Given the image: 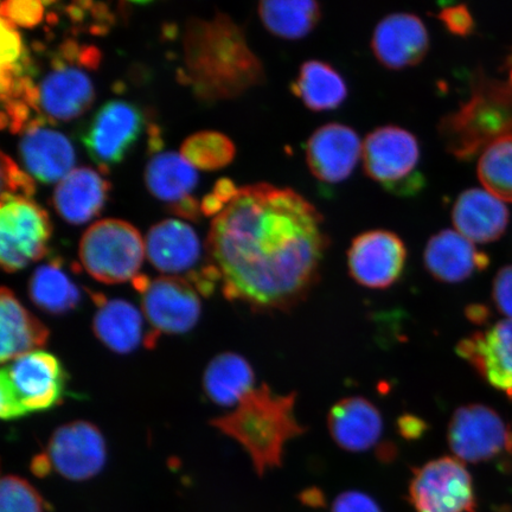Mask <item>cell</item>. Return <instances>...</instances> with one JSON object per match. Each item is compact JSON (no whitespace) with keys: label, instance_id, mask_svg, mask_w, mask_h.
<instances>
[{"label":"cell","instance_id":"1","mask_svg":"<svg viewBox=\"0 0 512 512\" xmlns=\"http://www.w3.org/2000/svg\"><path fill=\"white\" fill-rule=\"evenodd\" d=\"M329 245L319 210L296 190L267 183L238 188L208 236L224 297L260 312L304 302Z\"/></svg>","mask_w":512,"mask_h":512},{"label":"cell","instance_id":"2","mask_svg":"<svg viewBox=\"0 0 512 512\" xmlns=\"http://www.w3.org/2000/svg\"><path fill=\"white\" fill-rule=\"evenodd\" d=\"M184 62L190 86L207 101L238 98L265 82L264 64L239 25L222 14L189 21Z\"/></svg>","mask_w":512,"mask_h":512},{"label":"cell","instance_id":"3","mask_svg":"<svg viewBox=\"0 0 512 512\" xmlns=\"http://www.w3.org/2000/svg\"><path fill=\"white\" fill-rule=\"evenodd\" d=\"M297 394L274 393L266 383L211 426L242 446L260 477L283 465L285 446L305 433L296 416Z\"/></svg>","mask_w":512,"mask_h":512},{"label":"cell","instance_id":"4","mask_svg":"<svg viewBox=\"0 0 512 512\" xmlns=\"http://www.w3.org/2000/svg\"><path fill=\"white\" fill-rule=\"evenodd\" d=\"M445 149L460 160H471L498 140L512 139V81L490 78L479 70L472 76L469 99L439 121Z\"/></svg>","mask_w":512,"mask_h":512},{"label":"cell","instance_id":"5","mask_svg":"<svg viewBox=\"0 0 512 512\" xmlns=\"http://www.w3.org/2000/svg\"><path fill=\"white\" fill-rule=\"evenodd\" d=\"M67 375L59 358L44 350L4 364L0 374V416L24 418L59 406L66 396Z\"/></svg>","mask_w":512,"mask_h":512},{"label":"cell","instance_id":"6","mask_svg":"<svg viewBox=\"0 0 512 512\" xmlns=\"http://www.w3.org/2000/svg\"><path fill=\"white\" fill-rule=\"evenodd\" d=\"M79 256L83 268L99 283L123 284L139 277L145 240L131 223L101 220L83 234Z\"/></svg>","mask_w":512,"mask_h":512},{"label":"cell","instance_id":"7","mask_svg":"<svg viewBox=\"0 0 512 512\" xmlns=\"http://www.w3.org/2000/svg\"><path fill=\"white\" fill-rule=\"evenodd\" d=\"M421 149L412 132L395 125L375 128L363 140L362 160L366 174L395 194H413L424 185L418 169Z\"/></svg>","mask_w":512,"mask_h":512},{"label":"cell","instance_id":"8","mask_svg":"<svg viewBox=\"0 0 512 512\" xmlns=\"http://www.w3.org/2000/svg\"><path fill=\"white\" fill-rule=\"evenodd\" d=\"M107 448L104 435L88 421H73L51 435L46 451L32 460L31 470L38 477L51 471L73 482H83L104 469Z\"/></svg>","mask_w":512,"mask_h":512},{"label":"cell","instance_id":"9","mask_svg":"<svg viewBox=\"0 0 512 512\" xmlns=\"http://www.w3.org/2000/svg\"><path fill=\"white\" fill-rule=\"evenodd\" d=\"M0 202V265L15 273L46 256L53 227L47 211L28 197L2 194Z\"/></svg>","mask_w":512,"mask_h":512},{"label":"cell","instance_id":"10","mask_svg":"<svg viewBox=\"0 0 512 512\" xmlns=\"http://www.w3.org/2000/svg\"><path fill=\"white\" fill-rule=\"evenodd\" d=\"M408 503L415 512H477L470 472L456 457L431 460L413 471Z\"/></svg>","mask_w":512,"mask_h":512},{"label":"cell","instance_id":"11","mask_svg":"<svg viewBox=\"0 0 512 512\" xmlns=\"http://www.w3.org/2000/svg\"><path fill=\"white\" fill-rule=\"evenodd\" d=\"M447 443L460 462L490 463L512 454V428L495 409L473 403L453 413Z\"/></svg>","mask_w":512,"mask_h":512},{"label":"cell","instance_id":"12","mask_svg":"<svg viewBox=\"0 0 512 512\" xmlns=\"http://www.w3.org/2000/svg\"><path fill=\"white\" fill-rule=\"evenodd\" d=\"M142 297L144 316L153 332L181 335L195 328L201 317L200 292L182 277H159L133 280Z\"/></svg>","mask_w":512,"mask_h":512},{"label":"cell","instance_id":"13","mask_svg":"<svg viewBox=\"0 0 512 512\" xmlns=\"http://www.w3.org/2000/svg\"><path fill=\"white\" fill-rule=\"evenodd\" d=\"M144 128V115L137 106L112 100L99 108L82 134V143L101 170L123 162L138 142Z\"/></svg>","mask_w":512,"mask_h":512},{"label":"cell","instance_id":"14","mask_svg":"<svg viewBox=\"0 0 512 512\" xmlns=\"http://www.w3.org/2000/svg\"><path fill=\"white\" fill-rule=\"evenodd\" d=\"M407 248L399 235L390 230H368L351 242L348 268L358 285L371 290H386L405 271Z\"/></svg>","mask_w":512,"mask_h":512},{"label":"cell","instance_id":"15","mask_svg":"<svg viewBox=\"0 0 512 512\" xmlns=\"http://www.w3.org/2000/svg\"><path fill=\"white\" fill-rule=\"evenodd\" d=\"M363 142L354 128L329 123L317 128L305 146L306 164L318 181L337 184L348 179L362 158Z\"/></svg>","mask_w":512,"mask_h":512},{"label":"cell","instance_id":"16","mask_svg":"<svg viewBox=\"0 0 512 512\" xmlns=\"http://www.w3.org/2000/svg\"><path fill=\"white\" fill-rule=\"evenodd\" d=\"M430 34L422 19L408 12H395L377 23L371 37V50L384 68L402 70L425 59Z\"/></svg>","mask_w":512,"mask_h":512},{"label":"cell","instance_id":"17","mask_svg":"<svg viewBox=\"0 0 512 512\" xmlns=\"http://www.w3.org/2000/svg\"><path fill=\"white\" fill-rule=\"evenodd\" d=\"M456 351L492 388L512 400V319L465 337Z\"/></svg>","mask_w":512,"mask_h":512},{"label":"cell","instance_id":"18","mask_svg":"<svg viewBox=\"0 0 512 512\" xmlns=\"http://www.w3.org/2000/svg\"><path fill=\"white\" fill-rule=\"evenodd\" d=\"M94 98V85L85 70L60 59L37 86V110L53 121L81 117L91 108Z\"/></svg>","mask_w":512,"mask_h":512},{"label":"cell","instance_id":"19","mask_svg":"<svg viewBox=\"0 0 512 512\" xmlns=\"http://www.w3.org/2000/svg\"><path fill=\"white\" fill-rule=\"evenodd\" d=\"M145 251L157 271L169 277L190 274V283L194 285V270L201 260L202 246L188 223L171 219L155 224L146 235Z\"/></svg>","mask_w":512,"mask_h":512},{"label":"cell","instance_id":"20","mask_svg":"<svg viewBox=\"0 0 512 512\" xmlns=\"http://www.w3.org/2000/svg\"><path fill=\"white\" fill-rule=\"evenodd\" d=\"M19 153L28 172L42 183H60L75 164V151L69 139L40 120L25 128Z\"/></svg>","mask_w":512,"mask_h":512},{"label":"cell","instance_id":"21","mask_svg":"<svg viewBox=\"0 0 512 512\" xmlns=\"http://www.w3.org/2000/svg\"><path fill=\"white\" fill-rule=\"evenodd\" d=\"M424 262L427 272L440 283L459 284L484 271L490 259L457 230L444 229L427 242Z\"/></svg>","mask_w":512,"mask_h":512},{"label":"cell","instance_id":"22","mask_svg":"<svg viewBox=\"0 0 512 512\" xmlns=\"http://www.w3.org/2000/svg\"><path fill=\"white\" fill-rule=\"evenodd\" d=\"M328 428L332 440L343 450L367 452L379 445L383 419L379 408L362 396L339 400L330 409Z\"/></svg>","mask_w":512,"mask_h":512},{"label":"cell","instance_id":"23","mask_svg":"<svg viewBox=\"0 0 512 512\" xmlns=\"http://www.w3.org/2000/svg\"><path fill=\"white\" fill-rule=\"evenodd\" d=\"M452 222L457 232L473 243L494 242L508 228L509 210L488 190L469 189L454 203Z\"/></svg>","mask_w":512,"mask_h":512},{"label":"cell","instance_id":"24","mask_svg":"<svg viewBox=\"0 0 512 512\" xmlns=\"http://www.w3.org/2000/svg\"><path fill=\"white\" fill-rule=\"evenodd\" d=\"M49 334L47 326L4 286L0 291V361L6 364L41 350L47 344Z\"/></svg>","mask_w":512,"mask_h":512},{"label":"cell","instance_id":"25","mask_svg":"<svg viewBox=\"0 0 512 512\" xmlns=\"http://www.w3.org/2000/svg\"><path fill=\"white\" fill-rule=\"evenodd\" d=\"M110 189V183L98 171L74 169L57 184L54 206L64 221L83 224L99 215Z\"/></svg>","mask_w":512,"mask_h":512},{"label":"cell","instance_id":"26","mask_svg":"<svg viewBox=\"0 0 512 512\" xmlns=\"http://www.w3.org/2000/svg\"><path fill=\"white\" fill-rule=\"evenodd\" d=\"M98 304L93 330L99 341L118 354H128L143 342L144 317L136 306L123 299L94 297Z\"/></svg>","mask_w":512,"mask_h":512},{"label":"cell","instance_id":"27","mask_svg":"<svg viewBox=\"0 0 512 512\" xmlns=\"http://www.w3.org/2000/svg\"><path fill=\"white\" fill-rule=\"evenodd\" d=\"M203 388L216 405L238 406L256 388L254 370L245 357L223 352L213 358L204 371Z\"/></svg>","mask_w":512,"mask_h":512},{"label":"cell","instance_id":"28","mask_svg":"<svg viewBox=\"0 0 512 512\" xmlns=\"http://www.w3.org/2000/svg\"><path fill=\"white\" fill-rule=\"evenodd\" d=\"M292 92L313 112L336 110L348 98V85L331 64L319 60L300 66Z\"/></svg>","mask_w":512,"mask_h":512},{"label":"cell","instance_id":"29","mask_svg":"<svg viewBox=\"0 0 512 512\" xmlns=\"http://www.w3.org/2000/svg\"><path fill=\"white\" fill-rule=\"evenodd\" d=\"M145 183L158 200L170 207L192 197L198 183L194 166L175 152H162L152 157L145 169Z\"/></svg>","mask_w":512,"mask_h":512},{"label":"cell","instance_id":"30","mask_svg":"<svg viewBox=\"0 0 512 512\" xmlns=\"http://www.w3.org/2000/svg\"><path fill=\"white\" fill-rule=\"evenodd\" d=\"M265 28L284 40H300L317 27L322 9L315 0H265L259 4Z\"/></svg>","mask_w":512,"mask_h":512},{"label":"cell","instance_id":"31","mask_svg":"<svg viewBox=\"0 0 512 512\" xmlns=\"http://www.w3.org/2000/svg\"><path fill=\"white\" fill-rule=\"evenodd\" d=\"M29 294L36 306L51 315L74 310L81 298L78 286L57 261L37 268L29 281Z\"/></svg>","mask_w":512,"mask_h":512},{"label":"cell","instance_id":"32","mask_svg":"<svg viewBox=\"0 0 512 512\" xmlns=\"http://www.w3.org/2000/svg\"><path fill=\"white\" fill-rule=\"evenodd\" d=\"M478 177L485 190L512 202V139L498 140L480 153Z\"/></svg>","mask_w":512,"mask_h":512},{"label":"cell","instance_id":"33","mask_svg":"<svg viewBox=\"0 0 512 512\" xmlns=\"http://www.w3.org/2000/svg\"><path fill=\"white\" fill-rule=\"evenodd\" d=\"M236 149L227 136L220 132L204 131L192 134L181 147V155L203 171H215L233 162Z\"/></svg>","mask_w":512,"mask_h":512},{"label":"cell","instance_id":"34","mask_svg":"<svg viewBox=\"0 0 512 512\" xmlns=\"http://www.w3.org/2000/svg\"><path fill=\"white\" fill-rule=\"evenodd\" d=\"M0 512H44V501L27 480L5 476L0 483Z\"/></svg>","mask_w":512,"mask_h":512},{"label":"cell","instance_id":"35","mask_svg":"<svg viewBox=\"0 0 512 512\" xmlns=\"http://www.w3.org/2000/svg\"><path fill=\"white\" fill-rule=\"evenodd\" d=\"M0 14L15 27L31 29L42 22L44 4L38 0H8L2 3Z\"/></svg>","mask_w":512,"mask_h":512},{"label":"cell","instance_id":"36","mask_svg":"<svg viewBox=\"0 0 512 512\" xmlns=\"http://www.w3.org/2000/svg\"><path fill=\"white\" fill-rule=\"evenodd\" d=\"M2 190L3 195L28 198L35 192V183L32 178L19 169L14 160L4 152H2Z\"/></svg>","mask_w":512,"mask_h":512},{"label":"cell","instance_id":"37","mask_svg":"<svg viewBox=\"0 0 512 512\" xmlns=\"http://www.w3.org/2000/svg\"><path fill=\"white\" fill-rule=\"evenodd\" d=\"M0 34H2V51H0V67L9 69L21 64L24 57V47L21 35L14 24L8 19L2 18L0 22Z\"/></svg>","mask_w":512,"mask_h":512},{"label":"cell","instance_id":"38","mask_svg":"<svg viewBox=\"0 0 512 512\" xmlns=\"http://www.w3.org/2000/svg\"><path fill=\"white\" fill-rule=\"evenodd\" d=\"M440 21L444 23L446 29L452 34L458 36H469L475 29V19L466 5H453L445 8L439 14Z\"/></svg>","mask_w":512,"mask_h":512},{"label":"cell","instance_id":"39","mask_svg":"<svg viewBox=\"0 0 512 512\" xmlns=\"http://www.w3.org/2000/svg\"><path fill=\"white\" fill-rule=\"evenodd\" d=\"M330 512H382L375 499L361 491H345L335 498Z\"/></svg>","mask_w":512,"mask_h":512},{"label":"cell","instance_id":"40","mask_svg":"<svg viewBox=\"0 0 512 512\" xmlns=\"http://www.w3.org/2000/svg\"><path fill=\"white\" fill-rule=\"evenodd\" d=\"M492 298L498 311L512 319V266L504 267L497 273Z\"/></svg>","mask_w":512,"mask_h":512},{"label":"cell","instance_id":"41","mask_svg":"<svg viewBox=\"0 0 512 512\" xmlns=\"http://www.w3.org/2000/svg\"><path fill=\"white\" fill-rule=\"evenodd\" d=\"M172 213L184 217V219L196 220L202 211L201 204L198 203L194 197H189L187 200L175 204L170 207Z\"/></svg>","mask_w":512,"mask_h":512},{"label":"cell","instance_id":"42","mask_svg":"<svg viewBox=\"0 0 512 512\" xmlns=\"http://www.w3.org/2000/svg\"><path fill=\"white\" fill-rule=\"evenodd\" d=\"M400 431L403 437L418 438L426 431L425 422L416 419L415 416H402L400 419Z\"/></svg>","mask_w":512,"mask_h":512},{"label":"cell","instance_id":"43","mask_svg":"<svg viewBox=\"0 0 512 512\" xmlns=\"http://www.w3.org/2000/svg\"><path fill=\"white\" fill-rule=\"evenodd\" d=\"M504 72L507 73V79L512 81V50L510 55L508 56L507 61L504 63Z\"/></svg>","mask_w":512,"mask_h":512}]
</instances>
